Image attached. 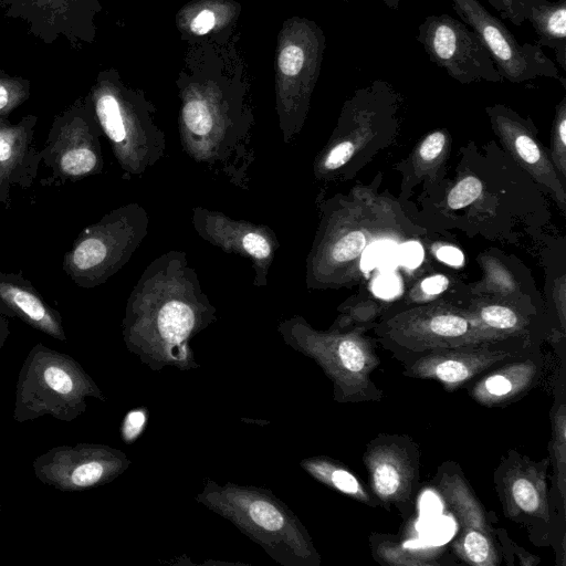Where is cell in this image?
<instances>
[{"instance_id":"cell-1","label":"cell","mask_w":566,"mask_h":566,"mask_svg":"<svg viewBox=\"0 0 566 566\" xmlns=\"http://www.w3.org/2000/svg\"><path fill=\"white\" fill-rule=\"evenodd\" d=\"M217 321V307L203 292L184 251L154 259L128 295L122 322L126 348L153 371L198 369L191 339Z\"/></svg>"},{"instance_id":"cell-2","label":"cell","mask_w":566,"mask_h":566,"mask_svg":"<svg viewBox=\"0 0 566 566\" xmlns=\"http://www.w3.org/2000/svg\"><path fill=\"white\" fill-rule=\"evenodd\" d=\"M244 93L243 87L219 82L187 83L180 91L178 133L189 159L248 191L256 153L254 116Z\"/></svg>"},{"instance_id":"cell-3","label":"cell","mask_w":566,"mask_h":566,"mask_svg":"<svg viewBox=\"0 0 566 566\" xmlns=\"http://www.w3.org/2000/svg\"><path fill=\"white\" fill-rule=\"evenodd\" d=\"M196 501L233 524L280 565H321L308 531L271 490L206 479Z\"/></svg>"},{"instance_id":"cell-4","label":"cell","mask_w":566,"mask_h":566,"mask_svg":"<svg viewBox=\"0 0 566 566\" xmlns=\"http://www.w3.org/2000/svg\"><path fill=\"white\" fill-rule=\"evenodd\" d=\"M365 326L318 331L303 316L294 315L277 325L284 343L313 359L333 384V398L339 403L380 401L382 391L371 378L379 366L375 340Z\"/></svg>"},{"instance_id":"cell-5","label":"cell","mask_w":566,"mask_h":566,"mask_svg":"<svg viewBox=\"0 0 566 566\" xmlns=\"http://www.w3.org/2000/svg\"><path fill=\"white\" fill-rule=\"evenodd\" d=\"M87 95L124 179L143 176L165 157L166 135L154 105L115 70L101 71Z\"/></svg>"},{"instance_id":"cell-6","label":"cell","mask_w":566,"mask_h":566,"mask_svg":"<svg viewBox=\"0 0 566 566\" xmlns=\"http://www.w3.org/2000/svg\"><path fill=\"white\" fill-rule=\"evenodd\" d=\"M87 398L106 401L76 359L38 343L28 353L18 375L13 419L23 423L49 416L71 422L86 411Z\"/></svg>"},{"instance_id":"cell-7","label":"cell","mask_w":566,"mask_h":566,"mask_svg":"<svg viewBox=\"0 0 566 566\" xmlns=\"http://www.w3.org/2000/svg\"><path fill=\"white\" fill-rule=\"evenodd\" d=\"M375 332L402 364L439 349L518 338L488 328L469 308L444 303L398 312L377 324Z\"/></svg>"},{"instance_id":"cell-8","label":"cell","mask_w":566,"mask_h":566,"mask_svg":"<svg viewBox=\"0 0 566 566\" xmlns=\"http://www.w3.org/2000/svg\"><path fill=\"white\" fill-rule=\"evenodd\" d=\"M551 459L539 461L509 450L494 470V489L503 514L525 527L530 539L537 546H552L565 564V512L562 511L548 486Z\"/></svg>"},{"instance_id":"cell-9","label":"cell","mask_w":566,"mask_h":566,"mask_svg":"<svg viewBox=\"0 0 566 566\" xmlns=\"http://www.w3.org/2000/svg\"><path fill=\"white\" fill-rule=\"evenodd\" d=\"M148 227V212L139 203L113 209L78 233L63 256L64 273L82 289L104 284L129 262Z\"/></svg>"},{"instance_id":"cell-10","label":"cell","mask_w":566,"mask_h":566,"mask_svg":"<svg viewBox=\"0 0 566 566\" xmlns=\"http://www.w3.org/2000/svg\"><path fill=\"white\" fill-rule=\"evenodd\" d=\"M358 203L333 198L321 206V222L306 258L308 289H337L358 276V261L376 241V229Z\"/></svg>"},{"instance_id":"cell-11","label":"cell","mask_w":566,"mask_h":566,"mask_svg":"<svg viewBox=\"0 0 566 566\" xmlns=\"http://www.w3.org/2000/svg\"><path fill=\"white\" fill-rule=\"evenodd\" d=\"M102 135L90 96L76 98L53 118L41 149L48 175L40 184L59 187L102 174Z\"/></svg>"},{"instance_id":"cell-12","label":"cell","mask_w":566,"mask_h":566,"mask_svg":"<svg viewBox=\"0 0 566 566\" xmlns=\"http://www.w3.org/2000/svg\"><path fill=\"white\" fill-rule=\"evenodd\" d=\"M297 27L298 36L282 45L277 55L276 112L285 144L303 128L325 46V36L315 23L302 21Z\"/></svg>"},{"instance_id":"cell-13","label":"cell","mask_w":566,"mask_h":566,"mask_svg":"<svg viewBox=\"0 0 566 566\" xmlns=\"http://www.w3.org/2000/svg\"><path fill=\"white\" fill-rule=\"evenodd\" d=\"M452 7L460 20L482 40L503 80L523 83L548 77L566 87L565 77L545 55L542 46L520 43L510 29L479 0H452Z\"/></svg>"},{"instance_id":"cell-14","label":"cell","mask_w":566,"mask_h":566,"mask_svg":"<svg viewBox=\"0 0 566 566\" xmlns=\"http://www.w3.org/2000/svg\"><path fill=\"white\" fill-rule=\"evenodd\" d=\"M433 483L458 521V533L451 544L453 554L468 565L499 566L501 556L495 530L461 467L454 461L443 462L437 469Z\"/></svg>"},{"instance_id":"cell-15","label":"cell","mask_w":566,"mask_h":566,"mask_svg":"<svg viewBox=\"0 0 566 566\" xmlns=\"http://www.w3.org/2000/svg\"><path fill=\"white\" fill-rule=\"evenodd\" d=\"M416 40L431 62L461 84L504 81L482 40L461 20L446 13L428 15Z\"/></svg>"},{"instance_id":"cell-16","label":"cell","mask_w":566,"mask_h":566,"mask_svg":"<svg viewBox=\"0 0 566 566\" xmlns=\"http://www.w3.org/2000/svg\"><path fill=\"white\" fill-rule=\"evenodd\" d=\"M363 462L369 489L387 511L407 516L415 506L420 481V449L407 434L379 433L365 448Z\"/></svg>"},{"instance_id":"cell-17","label":"cell","mask_w":566,"mask_h":566,"mask_svg":"<svg viewBox=\"0 0 566 566\" xmlns=\"http://www.w3.org/2000/svg\"><path fill=\"white\" fill-rule=\"evenodd\" d=\"M130 464L119 449L78 442L51 448L33 460L32 468L43 484L63 492H80L114 481Z\"/></svg>"},{"instance_id":"cell-18","label":"cell","mask_w":566,"mask_h":566,"mask_svg":"<svg viewBox=\"0 0 566 566\" xmlns=\"http://www.w3.org/2000/svg\"><path fill=\"white\" fill-rule=\"evenodd\" d=\"M541 346L524 338H510L478 345L439 349L403 364L402 375L433 380L446 391L467 387L489 369Z\"/></svg>"},{"instance_id":"cell-19","label":"cell","mask_w":566,"mask_h":566,"mask_svg":"<svg viewBox=\"0 0 566 566\" xmlns=\"http://www.w3.org/2000/svg\"><path fill=\"white\" fill-rule=\"evenodd\" d=\"M99 0H0L2 15L23 21L28 33L45 44L64 38L75 50L92 44Z\"/></svg>"},{"instance_id":"cell-20","label":"cell","mask_w":566,"mask_h":566,"mask_svg":"<svg viewBox=\"0 0 566 566\" xmlns=\"http://www.w3.org/2000/svg\"><path fill=\"white\" fill-rule=\"evenodd\" d=\"M191 224L198 237L208 243L249 261L254 271L252 283L255 287L268 285L269 273L280 249L276 233L270 227L234 219L202 206L192 208Z\"/></svg>"},{"instance_id":"cell-21","label":"cell","mask_w":566,"mask_h":566,"mask_svg":"<svg viewBox=\"0 0 566 566\" xmlns=\"http://www.w3.org/2000/svg\"><path fill=\"white\" fill-rule=\"evenodd\" d=\"M545 371V357L541 346H536L475 378L467 386L468 395L483 407H504L534 389L543 380Z\"/></svg>"},{"instance_id":"cell-22","label":"cell","mask_w":566,"mask_h":566,"mask_svg":"<svg viewBox=\"0 0 566 566\" xmlns=\"http://www.w3.org/2000/svg\"><path fill=\"white\" fill-rule=\"evenodd\" d=\"M38 116L29 114L18 123L0 117V206L9 208L13 188L29 189L41 166V149L34 144Z\"/></svg>"},{"instance_id":"cell-23","label":"cell","mask_w":566,"mask_h":566,"mask_svg":"<svg viewBox=\"0 0 566 566\" xmlns=\"http://www.w3.org/2000/svg\"><path fill=\"white\" fill-rule=\"evenodd\" d=\"M494 132L500 136L511 154L541 184L565 205L564 186L558 179L554 166L544 154L532 134L531 123L504 105L486 107Z\"/></svg>"},{"instance_id":"cell-24","label":"cell","mask_w":566,"mask_h":566,"mask_svg":"<svg viewBox=\"0 0 566 566\" xmlns=\"http://www.w3.org/2000/svg\"><path fill=\"white\" fill-rule=\"evenodd\" d=\"M0 304L14 317L57 340H66L62 315L21 272L0 271Z\"/></svg>"},{"instance_id":"cell-25","label":"cell","mask_w":566,"mask_h":566,"mask_svg":"<svg viewBox=\"0 0 566 566\" xmlns=\"http://www.w3.org/2000/svg\"><path fill=\"white\" fill-rule=\"evenodd\" d=\"M488 328L509 337L524 338L541 345L545 329L531 308L507 302H481L469 307Z\"/></svg>"},{"instance_id":"cell-26","label":"cell","mask_w":566,"mask_h":566,"mask_svg":"<svg viewBox=\"0 0 566 566\" xmlns=\"http://www.w3.org/2000/svg\"><path fill=\"white\" fill-rule=\"evenodd\" d=\"M374 559L390 566H441L452 563L444 547L426 546L416 541L374 533L369 537Z\"/></svg>"},{"instance_id":"cell-27","label":"cell","mask_w":566,"mask_h":566,"mask_svg":"<svg viewBox=\"0 0 566 566\" xmlns=\"http://www.w3.org/2000/svg\"><path fill=\"white\" fill-rule=\"evenodd\" d=\"M314 480L367 506L377 507L379 502L359 478L339 461L315 455L300 462Z\"/></svg>"},{"instance_id":"cell-28","label":"cell","mask_w":566,"mask_h":566,"mask_svg":"<svg viewBox=\"0 0 566 566\" xmlns=\"http://www.w3.org/2000/svg\"><path fill=\"white\" fill-rule=\"evenodd\" d=\"M528 22L537 35V45L552 49L566 71V0H533Z\"/></svg>"},{"instance_id":"cell-29","label":"cell","mask_w":566,"mask_h":566,"mask_svg":"<svg viewBox=\"0 0 566 566\" xmlns=\"http://www.w3.org/2000/svg\"><path fill=\"white\" fill-rule=\"evenodd\" d=\"M564 373V371H563ZM556 390L552 415L551 464L553 465V496L558 507L565 512L566 502V403L564 375Z\"/></svg>"},{"instance_id":"cell-30","label":"cell","mask_w":566,"mask_h":566,"mask_svg":"<svg viewBox=\"0 0 566 566\" xmlns=\"http://www.w3.org/2000/svg\"><path fill=\"white\" fill-rule=\"evenodd\" d=\"M31 83L22 76L0 70V117L9 115L30 97Z\"/></svg>"},{"instance_id":"cell-31","label":"cell","mask_w":566,"mask_h":566,"mask_svg":"<svg viewBox=\"0 0 566 566\" xmlns=\"http://www.w3.org/2000/svg\"><path fill=\"white\" fill-rule=\"evenodd\" d=\"M553 161L563 177L566 172V97L556 106L553 125Z\"/></svg>"},{"instance_id":"cell-32","label":"cell","mask_w":566,"mask_h":566,"mask_svg":"<svg viewBox=\"0 0 566 566\" xmlns=\"http://www.w3.org/2000/svg\"><path fill=\"white\" fill-rule=\"evenodd\" d=\"M482 192L481 181L473 176L461 179L449 192L447 202L451 209H460L476 200Z\"/></svg>"},{"instance_id":"cell-33","label":"cell","mask_w":566,"mask_h":566,"mask_svg":"<svg viewBox=\"0 0 566 566\" xmlns=\"http://www.w3.org/2000/svg\"><path fill=\"white\" fill-rule=\"evenodd\" d=\"M500 15L516 27L528 21L530 8L533 0H485Z\"/></svg>"},{"instance_id":"cell-34","label":"cell","mask_w":566,"mask_h":566,"mask_svg":"<svg viewBox=\"0 0 566 566\" xmlns=\"http://www.w3.org/2000/svg\"><path fill=\"white\" fill-rule=\"evenodd\" d=\"M447 136L442 130H434L426 136L417 150L418 163L422 166L434 163L443 153Z\"/></svg>"},{"instance_id":"cell-35","label":"cell","mask_w":566,"mask_h":566,"mask_svg":"<svg viewBox=\"0 0 566 566\" xmlns=\"http://www.w3.org/2000/svg\"><path fill=\"white\" fill-rule=\"evenodd\" d=\"M146 422L147 412L144 408L127 412L120 427V436L125 443H133L142 433Z\"/></svg>"},{"instance_id":"cell-36","label":"cell","mask_w":566,"mask_h":566,"mask_svg":"<svg viewBox=\"0 0 566 566\" xmlns=\"http://www.w3.org/2000/svg\"><path fill=\"white\" fill-rule=\"evenodd\" d=\"M216 25V14L209 9L201 10L190 22V30L197 35H205Z\"/></svg>"},{"instance_id":"cell-37","label":"cell","mask_w":566,"mask_h":566,"mask_svg":"<svg viewBox=\"0 0 566 566\" xmlns=\"http://www.w3.org/2000/svg\"><path fill=\"white\" fill-rule=\"evenodd\" d=\"M449 285V281L444 275L436 274L427 277L421 282V291L428 296L442 293Z\"/></svg>"},{"instance_id":"cell-38","label":"cell","mask_w":566,"mask_h":566,"mask_svg":"<svg viewBox=\"0 0 566 566\" xmlns=\"http://www.w3.org/2000/svg\"><path fill=\"white\" fill-rule=\"evenodd\" d=\"M401 260L409 266H415L421 259V248L418 243H406L400 251Z\"/></svg>"},{"instance_id":"cell-39","label":"cell","mask_w":566,"mask_h":566,"mask_svg":"<svg viewBox=\"0 0 566 566\" xmlns=\"http://www.w3.org/2000/svg\"><path fill=\"white\" fill-rule=\"evenodd\" d=\"M437 256L451 265H460L463 262V254L454 247H441L437 251Z\"/></svg>"},{"instance_id":"cell-40","label":"cell","mask_w":566,"mask_h":566,"mask_svg":"<svg viewBox=\"0 0 566 566\" xmlns=\"http://www.w3.org/2000/svg\"><path fill=\"white\" fill-rule=\"evenodd\" d=\"M13 317V314L2 304H0V349L3 347L7 338L10 335L9 319Z\"/></svg>"},{"instance_id":"cell-41","label":"cell","mask_w":566,"mask_h":566,"mask_svg":"<svg viewBox=\"0 0 566 566\" xmlns=\"http://www.w3.org/2000/svg\"><path fill=\"white\" fill-rule=\"evenodd\" d=\"M397 282L395 279H389L387 276L380 277L375 283V292L384 297L392 295L396 293Z\"/></svg>"},{"instance_id":"cell-42","label":"cell","mask_w":566,"mask_h":566,"mask_svg":"<svg viewBox=\"0 0 566 566\" xmlns=\"http://www.w3.org/2000/svg\"><path fill=\"white\" fill-rule=\"evenodd\" d=\"M385 3L386 7L392 10H398L400 0H380Z\"/></svg>"},{"instance_id":"cell-43","label":"cell","mask_w":566,"mask_h":566,"mask_svg":"<svg viewBox=\"0 0 566 566\" xmlns=\"http://www.w3.org/2000/svg\"><path fill=\"white\" fill-rule=\"evenodd\" d=\"M0 512H1V504H0Z\"/></svg>"},{"instance_id":"cell-44","label":"cell","mask_w":566,"mask_h":566,"mask_svg":"<svg viewBox=\"0 0 566 566\" xmlns=\"http://www.w3.org/2000/svg\"><path fill=\"white\" fill-rule=\"evenodd\" d=\"M343 1H348V0H343Z\"/></svg>"}]
</instances>
